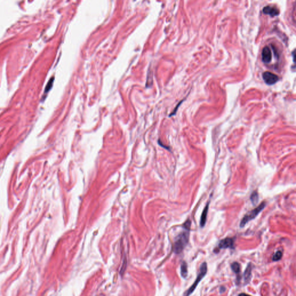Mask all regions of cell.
<instances>
[{
    "label": "cell",
    "instance_id": "cell-1",
    "mask_svg": "<svg viewBox=\"0 0 296 296\" xmlns=\"http://www.w3.org/2000/svg\"><path fill=\"white\" fill-rule=\"evenodd\" d=\"M189 231H183L177 237L174 245V252L175 254L181 253L189 242Z\"/></svg>",
    "mask_w": 296,
    "mask_h": 296
},
{
    "label": "cell",
    "instance_id": "cell-2",
    "mask_svg": "<svg viewBox=\"0 0 296 296\" xmlns=\"http://www.w3.org/2000/svg\"><path fill=\"white\" fill-rule=\"evenodd\" d=\"M265 206H266V203L262 202L257 207L255 208L253 210H252L251 211L249 212L248 213L245 215L240 222V227H244L249 221L254 219L262 211V210L265 207Z\"/></svg>",
    "mask_w": 296,
    "mask_h": 296
},
{
    "label": "cell",
    "instance_id": "cell-3",
    "mask_svg": "<svg viewBox=\"0 0 296 296\" xmlns=\"http://www.w3.org/2000/svg\"><path fill=\"white\" fill-rule=\"evenodd\" d=\"M207 272V264L206 262H204L202 263V264L200 265V272H199V274H198V275L196 278V280H195L193 284L192 285V286L186 291V293L184 295V296H190V295H192L193 293L195 288L197 286L198 284L200 283V282L202 279H203V278L206 275Z\"/></svg>",
    "mask_w": 296,
    "mask_h": 296
},
{
    "label": "cell",
    "instance_id": "cell-4",
    "mask_svg": "<svg viewBox=\"0 0 296 296\" xmlns=\"http://www.w3.org/2000/svg\"><path fill=\"white\" fill-rule=\"evenodd\" d=\"M262 79L265 83L268 85H272L277 83L279 80V77L276 74L269 71L264 72L262 75Z\"/></svg>",
    "mask_w": 296,
    "mask_h": 296
},
{
    "label": "cell",
    "instance_id": "cell-5",
    "mask_svg": "<svg viewBox=\"0 0 296 296\" xmlns=\"http://www.w3.org/2000/svg\"><path fill=\"white\" fill-rule=\"evenodd\" d=\"M262 12L265 15H269L271 17L277 16L279 15V10L275 7L272 5H267L262 9Z\"/></svg>",
    "mask_w": 296,
    "mask_h": 296
},
{
    "label": "cell",
    "instance_id": "cell-6",
    "mask_svg": "<svg viewBox=\"0 0 296 296\" xmlns=\"http://www.w3.org/2000/svg\"><path fill=\"white\" fill-rule=\"evenodd\" d=\"M234 244V239L232 238H226L222 240H221L219 245L218 249H227L231 248L233 247Z\"/></svg>",
    "mask_w": 296,
    "mask_h": 296
},
{
    "label": "cell",
    "instance_id": "cell-7",
    "mask_svg": "<svg viewBox=\"0 0 296 296\" xmlns=\"http://www.w3.org/2000/svg\"><path fill=\"white\" fill-rule=\"evenodd\" d=\"M262 59L265 64L270 63L272 60V52L270 48L267 46L262 49Z\"/></svg>",
    "mask_w": 296,
    "mask_h": 296
},
{
    "label": "cell",
    "instance_id": "cell-8",
    "mask_svg": "<svg viewBox=\"0 0 296 296\" xmlns=\"http://www.w3.org/2000/svg\"><path fill=\"white\" fill-rule=\"evenodd\" d=\"M209 205H210V202L208 203L206 205L205 207L204 208V209L203 211V213L201 214V220H200V226L201 227H203L206 223V221H207V214H208V209H209Z\"/></svg>",
    "mask_w": 296,
    "mask_h": 296
},
{
    "label": "cell",
    "instance_id": "cell-9",
    "mask_svg": "<svg viewBox=\"0 0 296 296\" xmlns=\"http://www.w3.org/2000/svg\"><path fill=\"white\" fill-rule=\"evenodd\" d=\"M251 274H252V265H251V263H249L248 264V267H246V269L245 272H244V274L245 282H246V283H249V282L250 281L251 277Z\"/></svg>",
    "mask_w": 296,
    "mask_h": 296
},
{
    "label": "cell",
    "instance_id": "cell-10",
    "mask_svg": "<svg viewBox=\"0 0 296 296\" xmlns=\"http://www.w3.org/2000/svg\"><path fill=\"white\" fill-rule=\"evenodd\" d=\"M180 274L183 278H185L187 276V265L185 262H183L181 264Z\"/></svg>",
    "mask_w": 296,
    "mask_h": 296
},
{
    "label": "cell",
    "instance_id": "cell-11",
    "mask_svg": "<svg viewBox=\"0 0 296 296\" xmlns=\"http://www.w3.org/2000/svg\"><path fill=\"white\" fill-rule=\"evenodd\" d=\"M250 199H251V201L252 203L254 205H256L257 204V203H258L259 200V194L257 193V192H254L251 195Z\"/></svg>",
    "mask_w": 296,
    "mask_h": 296
},
{
    "label": "cell",
    "instance_id": "cell-12",
    "mask_svg": "<svg viewBox=\"0 0 296 296\" xmlns=\"http://www.w3.org/2000/svg\"><path fill=\"white\" fill-rule=\"evenodd\" d=\"M231 267L232 270L236 274H238L240 272V265L238 262H234L232 263L231 265Z\"/></svg>",
    "mask_w": 296,
    "mask_h": 296
},
{
    "label": "cell",
    "instance_id": "cell-13",
    "mask_svg": "<svg viewBox=\"0 0 296 296\" xmlns=\"http://www.w3.org/2000/svg\"><path fill=\"white\" fill-rule=\"evenodd\" d=\"M282 257V252L280 251H277L275 254H274V256L272 257V260L274 262L278 261L281 259Z\"/></svg>",
    "mask_w": 296,
    "mask_h": 296
},
{
    "label": "cell",
    "instance_id": "cell-14",
    "mask_svg": "<svg viewBox=\"0 0 296 296\" xmlns=\"http://www.w3.org/2000/svg\"><path fill=\"white\" fill-rule=\"evenodd\" d=\"M53 81H54V78H51V80L49 81V82H48V85L46 86V89H45V93H46V92H48L51 87L52 85H53Z\"/></svg>",
    "mask_w": 296,
    "mask_h": 296
},
{
    "label": "cell",
    "instance_id": "cell-15",
    "mask_svg": "<svg viewBox=\"0 0 296 296\" xmlns=\"http://www.w3.org/2000/svg\"><path fill=\"white\" fill-rule=\"evenodd\" d=\"M183 226L184 228H185V230H187V231H189V230L190 228V226H191V221L189 220V219H188L183 224Z\"/></svg>",
    "mask_w": 296,
    "mask_h": 296
},
{
    "label": "cell",
    "instance_id": "cell-16",
    "mask_svg": "<svg viewBox=\"0 0 296 296\" xmlns=\"http://www.w3.org/2000/svg\"><path fill=\"white\" fill-rule=\"evenodd\" d=\"M238 296H249V295H247V294H245V293H241V294H239V295H238Z\"/></svg>",
    "mask_w": 296,
    "mask_h": 296
}]
</instances>
